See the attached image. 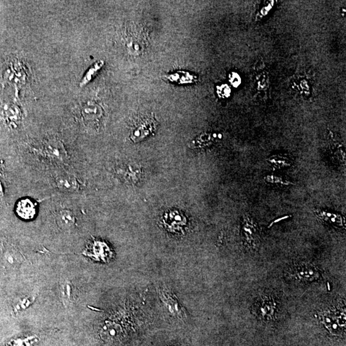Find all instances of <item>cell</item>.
<instances>
[{"label":"cell","mask_w":346,"mask_h":346,"mask_svg":"<svg viewBox=\"0 0 346 346\" xmlns=\"http://www.w3.org/2000/svg\"><path fill=\"white\" fill-rule=\"evenodd\" d=\"M217 92L220 97L227 98L229 97L231 92L230 87L228 85H225L217 87Z\"/></svg>","instance_id":"obj_13"},{"label":"cell","mask_w":346,"mask_h":346,"mask_svg":"<svg viewBox=\"0 0 346 346\" xmlns=\"http://www.w3.org/2000/svg\"><path fill=\"white\" fill-rule=\"evenodd\" d=\"M60 296L65 305H69L74 299L75 289L71 282L65 281L61 285Z\"/></svg>","instance_id":"obj_11"},{"label":"cell","mask_w":346,"mask_h":346,"mask_svg":"<svg viewBox=\"0 0 346 346\" xmlns=\"http://www.w3.org/2000/svg\"><path fill=\"white\" fill-rule=\"evenodd\" d=\"M81 114L86 125L95 129L99 127L103 116V110L99 105L94 102H88L82 107Z\"/></svg>","instance_id":"obj_2"},{"label":"cell","mask_w":346,"mask_h":346,"mask_svg":"<svg viewBox=\"0 0 346 346\" xmlns=\"http://www.w3.org/2000/svg\"><path fill=\"white\" fill-rule=\"evenodd\" d=\"M159 295L164 308L171 316L180 320L186 318L185 309L181 306L175 294L168 289L161 287L159 289Z\"/></svg>","instance_id":"obj_1"},{"label":"cell","mask_w":346,"mask_h":346,"mask_svg":"<svg viewBox=\"0 0 346 346\" xmlns=\"http://www.w3.org/2000/svg\"><path fill=\"white\" fill-rule=\"evenodd\" d=\"M167 79L173 83L178 84H190L196 82L197 78L195 75L191 74L190 73L185 71H178L175 73L167 75Z\"/></svg>","instance_id":"obj_10"},{"label":"cell","mask_w":346,"mask_h":346,"mask_svg":"<svg viewBox=\"0 0 346 346\" xmlns=\"http://www.w3.org/2000/svg\"><path fill=\"white\" fill-rule=\"evenodd\" d=\"M56 222L58 227L64 230H70L74 227L76 223L75 215L68 210L60 211L56 214Z\"/></svg>","instance_id":"obj_8"},{"label":"cell","mask_w":346,"mask_h":346,"mask_svg":"<svg viewBox=\"0 0 346 346\" xmlns=\"http://www.w3.org/2000/svg\"><path fill=\"white\" fill-rule=\"evenodd\" d=\"M56 185L60 191L66 193H74L78 188L76 179L70 175H60L56 180Z\"/></svg>","instance_id":"obj_7"},{"label":"cell","mask_w":346,"mask_h":346,"mask_svg":"<svg viewBox=\"0 0 346 346\" xmlns=\"http://www.w3.org/2000/svg\"><path fill=\"white\" fill-rule=\"evenodd\" d=\"M16 212L24 220L34 219L37 213L36 205L30 199H23L16 205Z\"/></svg>","instance_id":"obj_4"},{"label":"cell","mask_w":346,"mask_h":346,"mask_svg":"<svg viewBox=\"0 0 346 346\" xmlns=\"http://www.w3.org/2000/svg\"><path fill=\"white\" fill-rule=\"evenodd\" d=\"M89 257L94 258L97 261H106L110 257V248L104 242L95 241L89 246Z\"/></svg>","instance_id":"obj_5"},{"label":"cell","mask_w":346,"mask_h":346,"mask_svg":"<svg viewBox=\"0 0 346 346\" xmlns=\"http://www.w3.org/2000/svg\"><path fill=\"white\" fill-rule=\"evenodd\" d=\"M44 151L48 156H54L55 158L63 159L66 156L65 149L60 141L55 139L50 140L46 142Z\"/></svg>","instance_id":"obj_9"},{"label":"cell","mask_w":346,"mask_h":346,"mask_svg":"<svg viewBox=\"0 0 346 346\" xmlns=\"http://www.w3.org/2000/svg\"><path fill=\"white\" fill-rule=\"evenodd\" d=\"M164 222L166 227L173 232L180 231L186 225L185 218L177 212H172L167 214Z\"/></svg>","instance_id":"obj_6"},{"label":"cell","mask_w":346,"mask_h":346,"mask_svg":"<svg viewBox=\"0 0 346 346\" xmlns=\"http://www.w3.org/2000/svg\"><path fill=\"white\" fill-rule=\"evenodd\" d=\"M104 66V62L103 60H99L97 62H96L95 65L89 69V71H87L85 77H83L82 82L80 83L81 87H82V86H84L87 84V83H89L90 81L92 79V78L95 77V75L97 74L98 71L100 70V69H102Z\"/></svg>","instance_id":"obj_12"},{"label":"cell","mask_w":346,"mask_h":346,"mask_svg":"<svg viewBox=\"0 0 346 346\" xmlns=\"http://www.w3.org/2000/svg\"><path fill=\"white\" fill-rule=\"evenodd\" d=\"M156 122L153 117H149L142 121L132 132L131 138L135 142L145 139L155 131Z\"/></svg>","instance_id":"obj_3"},{"label":"cell","mask_w":346,"mask_h":346,"mask_svg":"<svg viewBox=\"0 0 346 346\" xmlns=\"http://www.w3.org/2000/svg\"><path fill=\"white\" fill-rule=\"evenodd\" d=\"M230 81L234 87H237L241 83V78L236 73H232L230 76Z\"/></svg>","instance_id":"obj_14"}]
</instances>
